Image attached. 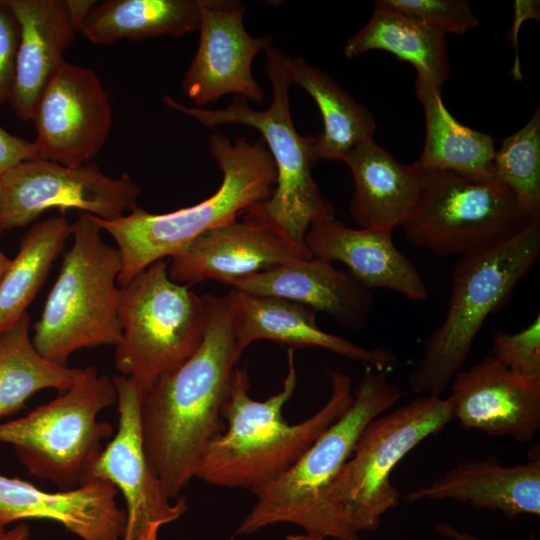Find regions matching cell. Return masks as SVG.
<instances>
[{
    "label": "cell",
    "mask_w": 540,
    "mask_h": 540,
    "mask_svg": "<svg viewBox=\"0 0 540 540\" xmlns=\"http://www.w3.org/2000/svg\"><path fill=\"white\" fill-rule=\"evenodd\" d=\"M203 297L206 328L200 346L158 377L141 402L144 450L171 499L195 478L207 447L226 429L223 411L243 353L226 296Z\"/></svg>",
    "instance_id": "6da1fadb"
},
{
    "label": "cell",
    "mask_w": 540,
    "mask_h": 540,
    "mask_svg": "<svg viewBox=\"0 0 540 540\" xmlns=\"http://www.w3.org/2000/svg\"><path fill=\"white\" fill-rule=\"evenodd\" d=\"M330 379L332 390L325 405L302 422L290 424L282 410L297 385L294 349L287 351V374L281 390L264 401L250 397L247 368L236 366L223 411L226 429L207 447L195 478L213 486L252 492L276 480L350 407L349 376L332 371Z\"/></svg>",
    "instance_id": "7a4b0ae2"
},
{
    "label": "cell",
    "mask_w": 540,
    "mask_h": 540,
    "mask_svg": "<svg viewBox=\"0 0 540 540\" xmlns=\"http://www.w3.org/2000/svg\"><path fill=\"white\" fill-rule=\"evenodd\" d=\"M209 151L222 172V182L203 201L164 214L150 213L137 206L114 220L91 215L117 243L122 261L119 286L150 264L182 251L206 231L237 220L251 206L271 195L276 169L262 138L251 143L245 137H238L232 143L214 129L209 137Z\"/></svg>",
    "instance_id": "3957f363"
},
{
    "label": "cell",
    "mask_w": 540,
    "mask_h": 540,
    "mask_svg": "<svg viewBox=\"0 0 540 540\" xmlns=\"http://www.w3.org/2000/svg\"><path fill=\"white\" fill-rule=\"evenodd\" d=\"M265 52L272 102L264 110L252 108L246 98L237 95L227 107L214 110L186 106L169 95H164L163 102L211 129L240 124L260 132L275 165L276 186L266 200L251 206L244 217L271 227L300 252L313 257L305 244L308 229L314 221L334 217V208L322 197L312 174V136L299 134L291 118L292 83L287 56L272 45Z\"/></svg>",
    "instance_id": "277c9868"
},
{
    "label": "cell",
    "mask_w": 540,
    "mask_h": 540,
    "mask_svg": "<svg viewBox=\"0 0 540 540\" xmlns=\"http://www.w3.org/2000/svg\"><path fill=\"white\" fill-rule=\"evenodd\" d=\"M387 372L368 369L350 407L310 445L285 473L254 491L256 501L236 528L250 535L267 526L290 523L304 533L336 540H360L343 525L327 502V493L366 426L402 397Z\"/></svg>",
    "instance_id": "5b68a950"
},
{
    "label": "cell",
    "mask_w": 540,
    "mask_h": 540,
    "mask_svg": "<svg viewBox=\"0 0 540 540\" xmlns=\"http://www.w3.org/2000/svg\"><path fill=\"white\" fill-rule=\"evenodd\" d=\"M540 256V221L455 265L447 312L408 379L413 394L442 396L464 370L487 317L501 308Z\"/></svg>",
    "instance_id": "8992f818"
},
{
    "label": "cell",
    "mask_w": 540,
    "mask_h": 540,
    "mask_svg": "<svg viewBox=\"0 0 540 540\" xmlns=\"http://www.w3.org/2000/svg\"><path fill=\"white\" fill-rule=\"evenodd\" d=\"M101 231L86 213L71 224L72 245L33 327L37 351L61 366H68L78 350L115 346L121 337L117 312L121 255L106 244Z\"/></svg>",
    "instance_id": "52a82bcc"
},
{
    "label": "cell",
    "mask_w": 540,
    "mask_h": 540,
    "mask_svg": "<svg viewBox=\"0 0 540 540\" xmlns=\"http://www.w3.org/2000/svg\"><path fill=\"white\" fill-rule=\"evenodd\" d=\"M112 378L87 367L67 391L25 416L0 424V442L10 444L28 473L69 490L91 479L112 426L98 415L116 404Z\"/></svg>",
    "instance_id": "ba28073f"
},
{
    "label": "cell",
    "mask_w": 540,
    "mask_h": 540,
    "mask_svg": "<svg viewBox=\"0 0 540 540\" xmlns=\"http://www.w3.org/2000/svg\"><path fill=\"white\" fill-rule=\"evenodd\" d=\"M168 265L158 260L119 286L115 368L143 392L195 353L206 328L204 297L172 281Z\"/></svg>",
    "instance_id": "9c48e42d"
},
{
    "label": "cell",
    "mask_w": 540,
    "mask_h": 540,
    "mask_svg": "<svg viewBox=\"0 0 540 540\" xmlns=\"http://www.w3.org/2000/svg\"><path fill=\"white\" fill-rule=\"evenodd\" d=\"M453 419L451 396L424 395L371 421L327 493L336 518L358 535L377 530L401 499L391 482L395 467Z\"/></svg>",
    "instance_id": "30bf717a"
},
{
    "label": "cell",
    "mask_w": 540,
    "mask_h": 540,
    "mask_svg": "<svg viewBox=\"0 0 540 540\" xmlns=\"http://www.w3.org/2000/svg\"><path fill=\"white\" fill-rule=\"evenodd\" d=\"M422 170L419 197L402 228L411 243L438 257L486 250L539 222L493 177Z\"/></svg>",
    "instance_id": "8fae6325"
},
{
    "label": "cell",
    "mask_w": 540,
    "mask_h": 540,
    "mask_svg": "<svg viewBox=\"0 0 540 540\" xmlns=\"http://www.w3.org/2000/svg\"><path fill=\"white\" fill-rule=\"evenodd\" d=\"M2 230L22 228L50 208L78 209L103 220L137 207L141 187L128 173L114 178L91 161L69 167L53 161H24L0 178Z\"/></svg>",
    "instance_id": "7c38bea8"
},
{
    "label": "cell",
    "mask_w": 540,
    "mask_h": 540,
    "mask_svg": "<svg viewBox=\"0 0 540 540\" xmlns=\"http://www.w3.org/2000/svg\"><path fill=\"white\" fill-rule=\"evenodd\" d=\"M117 393L118 428L101 451L91 478L110 481L125 501L121 540H159L160 529L188 509L184 497L171 499L151 466L143 445L141 402L143 390L132 378L112 377Z\"/></svg>",
    "instance_id": "4fadbf2b"
},
{
    "label": "cell",
    "mask_w": 540,
    "mask_h": 540,
    "mask_svg": "<svg viewBox=\"0 0 540 540\" xmlns=\"http://www.w3.org/2000/svg\"><path fill=\"white\" fill-rule=\"evenodd\" d=\"M32 120L37 159L78 167L92 161L112 127V106L96 72L63 61L43 89Z\"/></svg>",
    "instance_id": "5bb4252c"
},
{
    "label": "cell",
    "mask_w": 540,
    "mask_h": 540,
    "mask_svg": "<svg viewBox=\"0 0 540 540\" xmlns=\"http://www.w3.org/2000/svg\"><path fill=\"white\" fill-rule=\"evenodd\" d=\"M198 48L181 82L183 93L196 107L226 94L256 104L266 95L252 74L255 56L271 45V36L254 37L243 24L245 6L236 0H198Z\"/></svg>",
    "instance_id": "9a60e30c"
},
{
    "label": "cell",
    "mask_w": 540,
    "mask_h": 540,
    "mask_svg": "<svg viewBox=\"0 0 540 540\" xmlns=\"http://www.w3.org/2000/svg\"><path fill=\"white\" fill-rule=\"evenodd\" d=\"M297 258L311 257L271 227L244 217L206 231L168 258V274L172 281L189 287L205 280L230 286Z\"/></svg>",
    "instance_id": "2e32d148"
},
{
    "label": "cell",
    "mask_w": 540,
    "mask_h": 540,
    "mask_svg": "<svg viewBox=\"0 0 540 540\" xmlns=\"http://www.w3.org/2000/svg\"><path fill=\"white\" fill-rule=\"evenodd\" d=\"M450 396L463 428L520 443L540 429V383L515 375L492 355L457 373Z\"/></svg>",
    "instance_id": "e0dca14e"
},
{
    "label": "cell",
    "mask_w": 540,
    "mask_h": 540,
    "mask_svg": "<svg viewBox=\"0 0 540 540\" xmlns=\"http://www.w3.org/2000/svg\"><path fill=\"white\" fill-rule=\"evenodd\" d=\"M19 25L15 77L9 104L32 120L37 101L64 61L63 54L95 0H5Z\"/></svg>",
    "instance_id": "ac0fdd59"
},
{
    "label": "cell",
    "mask_w": 540,
    "mask_h": 540,
    "mask_svg": "<svg viewBox=\"0 0 540 540\" xmlns=\"http://www.w3.org/2000/svg\"><path fill=\"white\" fill-rule=\"evenodd\" d=\"M117 494V488L101 478L47 492L20 478L0 475V528L25 519H46L62 524L81 540H121L125 511Z\"/></svg>",
    "instance_id": "d6986e66"
},
{
    "label": "cell",
    "mask_w": 540,
    "mask_h": 540,
    "mask_svg": "<svg viewBox=\"0 0 540 540\" xmlns=\"http://www.w3.org/2000/svg\"><path fill=\"white\" fill-rule=\"evenodd\" d=\"M226 298L242 351L251 343L266 339L292 347L323 348L381 372H387L397 363L396 356L388 349L365 348L323 331L316 323V311L301 303L236 289H232Z\"/></svg>",
    "instance_id": "ffe728a7"
},
{
    "label": "cell",
    "mask_w": 540,
    "mask_h": 540,
    "mask_svg": "<svg viewBox=\"0 0 540 540\" xmlns=\"http://www.w3.org/2000/svg\"><path fill=\"white\" fill-rule=\"evenodd\" d=\"M389 230L346 226L334 217L314 221L305 244L313 257L344 263L368 290L386 288L413 301L427 298V286L413 263L395 246Z\"/></svg>",
    "instance_id": "44dd1931"
},
{
    "label": "cell",
    "mask_w": 540,
    "mask_h": 540,
    "mask_svg": "<svg viewBox=\"0 0 540 540\" xmlns=\"http://www.w3.org/2000/svg\"><path fill=\"white\" fill-rule=\"evenodd\" d=\"M233 289L255 295L292 300L329 314L343 327L366 326L373 305L370 290L332 262L297 258L269 270L238 279Z\"/></svg>",
    "instance_id": "7402d4cb"
},
{
    "label": "cell",
    "mask_w": 540,
    "mask_h": 540,
    "mask_svg": "<svg viewBox=\"0 0 540 540\" xmlns=\"http://www.w3.org/2000/svg\"><path fill=\"white\" fill-rule=\"evenodd\" d=\"M407 502L452 499L478 509L496 510L507 518L540 515V459L514 466L495 456L465 461L427 486L405 493Z\"/></svg>",
    "instance_id": "603a6c76"
},
{
    "label": "cell",
    "mask_w": 540,
    "mask_h": 540,
    "mask_svg": "<svg viewBox=\"0 0 540 540\" xmlns=\"http://www.w3.org/2000/svg\"><path fill=\"white\" fill-rule=\"evenodd\" d=\"M343 162L354 180L350 213L360 228L402 227L422 186L423 170L417 161L404 165L372 139L355 147Z\"/></svg>",
    "instance_id": "cb8c5ba5"
},
{
    "label": "cell",
    "mask_w": 540,
    "mask_h": 540,
    "mask_svg": "<svg viewBox=\"0 0 540 540\" xmlns=\"http://www.w3.org/2000/svg\"><path fill=\"white\" fill-rule=\"evenodd\" d=\"M372 50L389 52L410 63L417 78L437 88L450 76L446 35L380 0L367 24L345 43L344 55L355 58Z\"/></svg>",
    "instance_id": "d4e9b609"
},
{
    "label": "cell",
    "mask_w": 540,
    "mask_h": 540,
    "mask_svg": "<svg viewBox=\"0 0 540 540\" xmlns=\"http://www.w3.org/2000/svg\"><path fill=\"white\" fill-rule=\"evenodd\" d=\"M287 66L291 83L314 99L322 116L323 130L312 136L314 161H343L355 147L373 139L374 116L331 76L302 57L287 56Z\"/></svg>",
    "instance_id": "484cf974"
},
{
    "label": "cell",
    "mask_w": 540,
    "mask_h": 540,
    "mask_svg": "<svg viewBox=\"0 0 540 540\" xmlns=\"http://www.w3.org/2000/svg\"><path fill=\"white\" fill-rule=\"evenodd\" d=\"M198 0H105L93 5L79 33L93 44L181 37L199 27Z\"/></svg>",
    "instance_id": "4316f807"
},
{
    "label": "cell",
    "mask_w": 540,
    "mask_h": 540,
    "mask_svg": "<svg viewBox=\"0 0 540 540\" xmlns=\"http://www.w3.org/2000/svg\"><path fill=\"white\" fill-rule=\"evenodd\" d=\"M415 91L425 117V142L417 163L423 169L493 177V138L458 122L445 107L441 89L416 77Z\"/></svg>",
    "instance_id": "83f0119b"
},
{
    "label": "cell",
    "mask_w": 540,
    "mask_h": 540,
    "mask_svg": "<svg viewBox=\"0 0 540 540\" xmlns=\"http://www.w3.org/2000/svg\"><path fill=\"white\" fill-rule=\"evenodd\" d=\"M29 331L27 312L0 331V420L19 412L41 390L67 391L82 372L44 358L35 348Z\"/></svg>",
    "instance_id": "f1b7e54d"
},
{
    "label": "cell",
    "mask_w": 540,
    "mask_h": 540,
    "mask_svg": "<svg viewBox=\"0 0 540 540\" xmlns=\"http://www.w3.org/2000/svg\"><path fill=\"white\" fill-rule=\"evenodd\" d=\"M71 234L64 214L32 225L0 283V331L26 313Z\"/></svg>",
    "instance_id": "f546056e"
},
{
    "label": "cell",
    "mask_w": 540,
    "mask_h": 540,
    "mask_svg": "<svg viewBox=\"0 0 540 540\" xmlns=\"http://www.w3.org/2000/svg\"><path fill=\"white\" fill-rule=\"evenodd\" d=\"M493 178L512 190L521 206L540 221V109L495 150Z\"/></svg>",
    "instance_id": "4dcf8cb0"
},
{
    "label": "cell",
    "mask_w": 540,
    "mask_h": 540,
    "mask_svg": "<svg viewBox=\"0 0 540 540\" xmlns=\"http://www.w3.org/2000/svg\"><path fill=\"white\" fill-rule=\"evenodd\" d=\"M515 375L540 383V316L516 333L497 332L492 352Z\"/></svg>",
    "instance_id": "1f68e13d"
},
{
    "label": "cell",
    "mask_w": 540,
    "mask_h": 540,
    "mask_svg": "<svg viewBox=\"0 0 540 540\" xmlns=\"http://www.w3.org/2000/svg\"><path fill=\"white\" fill-rule=\"evenodd\" d=\"M384 5L447 33L464 35L479 25L466 0H380Z\"/></svg>",
    "instance_id": "d6a6232c"
},
{
    "label": "cell",
    "mask_w": 540,
    "mask_h": 540,
    "mask_svg": "<svg viewBox=\"0 0 540 540\" xmlns=\"http://www.w3.org/2000/svg\"><path fill=\"white\" fill-rule=\"evenodd\" d=\"M18 21L5 0H0V106L9 102L19 45Z\"/></svg>",
    "instance_id": "836d02e7"
},
{
    "label": "cell",
    "mask_w": 540,
    "mask_h": 540,
    "mask_svg": "<svg viewBox=\"0 0 540 540\" xmlns=\"http://www.w3.org/2000/svg\"><path fill=\"white\" fill-rule=\"evenodd\" d=\"M37 159L33 142L19 138L0 126V178L18 164Z\"/></svg>",
    "instance_id": "e575fe53"
},
{
    "label": "cell",
    "mask_w": 540,
    "mask_h": 540,
    "mask_svg": "<svg viewBox=\"0 0 540 540\" xmlns=\"http://www.w3.org/2000/svg\"><path fill=\"white\" fill-rule=\"evenodd\" d=\"M539 3H540L539 1H534V0H528V1L517 0L514 2V5H513L514 23L511 27V32H512L511 38H512V44L515 47L516 57H515L514 66L512 68V74L517 80L522 79L520 68H519L520 64L517 58V40H518L519 27L521 23L527 18L539 20V16H540Z\"/></svg>",
    "instance_id": "d590c367"
},
{
    "label": "cell",
    "mask_w": 540,
    "mask_h": 540,
    "mask_svg": "<svg viewBox=\"0 0 540 540\" xmlns=\"http://www.w3.org/2000/svg\"><path fill=\"white\" fill-rule=\"evenodd\" d=\"M436 531L440 536L449 538L451 540H482L475 535L467 531H462L447 522L439 524ZM527 540H536V538L533 534H530Z\"/></svg>",
    "instance_id": "8d00e7d4"
},
{
    "label": "cell",
    "mask_w": 540,
    "mask_h": 540,
    "mask_svg": "<svg viewBox=\"0 0 540 540\" xmlns=\"http://www.w3.org/2000/svg\"><path fill=\"white\" fill-rule=\"evenodd\" d=\"M0 540H30V528L24 523L20 522L9 530L0 535Z\"/></svg>",
    "instance_id": "74e56055"
},
{
    "label": "cell",
    "mask_w": 540,
    "mask_h": 540,
    "mask_svg": "<svg viewBox=\"0 0 540 540\" xmlns=\"http://www.w3.org/2000/svg\"><path fill=\"white\" fill-rule=\"evenodd\" d=\"M11 261L0 249V283L10 267Z\"/></svg>",
    "instance_id": "f35d334b"
},
{
    "label": "cell",
    "mask_w": 540,
    "mask_h": 540,
    "mask_svg": "<svg viewBox=\"0 0 540 540\" xmlns=\"http://www.w3.org/2000/svg\"><path fill=\"white\" fill-rule=\"evenodd\" d=\"M325 539L326 538L303 533V534H288L285 536L284 540H325Z\"/></svg>",
    "instance_id": "ab89813d"
},
{
    "label": "cell",
    "mask_w": 540,
    "mask_h": 540,
    "mask_svg": "<svg viewBox=\"0 0 540 540\" xmlns=\"http://www.w3.org/2000/svg\"><path fill=\"white\" fill-rule=\"evenodd\" d=\"M1 221H2V189L0 183V231H1Z\"/></svg>",
    "instance_id": "60d3db41"
},
{
    "label": "cell",
    "mask_w": 540,
    "mask_h": 540,
    "mask_svg": "<svg viewBox=\"0 0 540 540\" xmlns=\"http://www.w3.org/2000/svg\"><path fill=\"white\" fill-rule=\"evenodd\" d=\"M6 529L0 528V535H2L5 532Z\"/></svg>",
    "instance_id": "b9f144b4"
}]
</instances>
